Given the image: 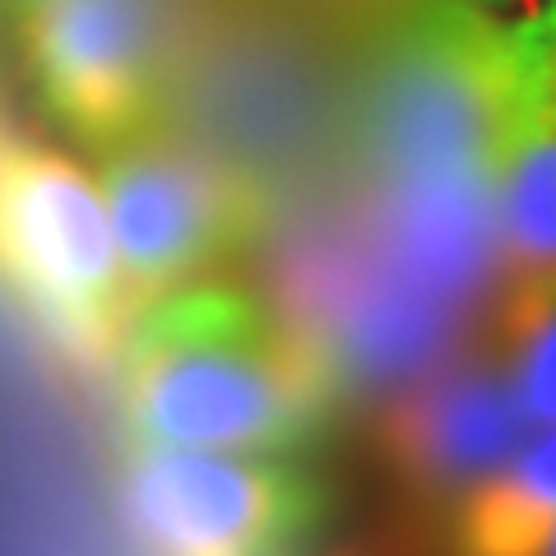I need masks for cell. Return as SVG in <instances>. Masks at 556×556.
Listing matches in <instances>:
<instances>
[{"label": "cell", "mask_w": 556, "mask_h": 556, "mask_svg": "<svg viewBox=\"0 0 556 556\" xmlns=\"http://www.w3.org/2000/svg\"><path fill=\"white\" fill-rule=\"evenodd\" d=\"M510 84V28L445 5L399 33L367 102V149L390 181H486Z\"/></svg>", "instance_id": "obj_3"}, {"label": "cell", "mask_w": 556, "mask_h": 556, "mask_svg": "<svg viewBox=\"0 0 556 556\" xmlns=\"http://www.w3.org/2000/svg\"><path fill=\"white\" fill-rule=\"evenodd\" d=\"M556 533V427L473 486L455 529V556H543Z\"/></svg>", "instance_id": "obj_9"}, {"label": "cell", "mask_w": 556, "mask_h": 556, "mask_svg": "<svg viewBox=\"0 0 556 556\" xmlns=\"http://www.w3.org/2000/svg\"><path fill=\"white\" fill-rule=\"evenodd\" d=\"M116 367L126 437L153 450H292L334 394L320 343L232 283H186L139 306Z\"/></svg>", "instance_id": "obj_1"}, {"label": "cell", "mask_w": 556, "mask_h": 556, "mask_svg": "<svg viewBox=\"0 0 556 556\" xmlns=\"http://www.w3.org/2000/svg\"><path fill=\"white\" fill-rule=\"evenodd\" d=\"M121 510L153 556H288L311 525V486L265 455L130 445Z\"/></svg>", "instance_id": "obj_5"}, {"label": "cell", "mask_w": 556, "mask_h": 556, "mask_svg": "<svg viewBox=\"0 0 556 556\" xmlns=\"http://www.w3.org/2000/svg\"><path fill=\"white\" fill-rule=\"evenodd\" d=\"M496 255L515 283L556 274V98L529 20L510 28V84L486 163Z\"/></svg>", "instance_id": "obj_8"}, {"label": "cell", "mask_w": 556, "mask_h": 556, "mask_svg": "<svg viewBox=\"0 0 556 556\" xmlns=\"http://www.w3.org/2000/svg\"><path fill=\"white\" fill-rule=\"evenodd\" d=\"M459 5H473V10H506V5H519V0H459Z\"/></svg>", "instance_id": "obj_12"}, {"label": "cell", "mask_w": 556, "mask_h": 556, "mask_svg": "<svg viewBox=\"0 0 556 556\" xmlns=\"http://www.w3.org/2000/svg\"><path fill=\"white\" fill-rule=\"evenodd\" d=\"M0 288L79 367L116 362L135 320L102 186L14 130H0Z\"/></svg>", "instance_id": "obj_2"}, {"label": "cell", "mask_w": 556, "mask_h": 556, "mask_svg": "<svg viewBox=\"0 0 556 556\" xmlns=\"http://www.w3.org/2000/svg\"><path fill=\"white\" fill-rule=\"evenodd\" d=\"M121 292L130 316L186 288L241 247L260 223V195L232 167L172 139H130L102 172Z\"/></svg>", "instance_id": "obj_4"}, {"label": "cell", "mask_w": 556, "mask_h": 556, "mask_svg": "<svg viewBox=\"0 0 556 556\" xmlns=\"http://www.w3.org/2000/svg\"><path fill=\"white\" fill-rule=\"evenodd\" d=\"M14 5H20V10H28V5H33V0H14Z\"/></svg>", "instance_id": "obj_14"}, {"label": "cell", "mask_w": 556, "mask_h": 556, "mask_svg": "<svg viewBox=\"0 0 556 556\" xmlns=\"http://www.w3.org/2000/svg\"><path fill=\"white\" fill-rule=\"evenodd\" d=\"M390 455L427 492H468L506 468L529 437V417L501 367H445L399 399Z\"/></svg>", "instance_id": "obj_7"}, {"label": "cell", "mask_w": 556, "mask_h": 556, "mask_svg": "<svg viewBox=\"0 0 556 556\" xmlns=\"http://www.w3.org/2000/svg\"><path fill=\"white\" fill-rule=\"evenodd\" d=\"M529 28L538 38V51H543V65H547V84H552V98H556V0L538 5L529 14Z\"/></svg>", "instance_id": "obj_11"}, {"label": "cell", "mask_w": 556, "mask_h": 556, "mask_svg": "<svg viewBox=\"0 0 556 556\" xmlns=\"http://www.w3.org/2000/svg\"><path fill=\"white\" fill-rule=\"evenodd\" d=\"M28 61L61 126L98 149L144 139L167 84L163 0H33Z\"/></svg>", "instance_id": "obj_6"}, {"label": "cell", "mask_w": 556, "mask_h": 556, "mask_svg": "<svg viewBox=\"0 0 556 556\" xmlns=\"http://www.w3.org/2000/svg\"><path fill=\"white\" fill-rule=\"evenodd\" d=\"M501 371L529 427H556V274L515 283L496 320Z\"/></svg>", "instance_id": "obj_10"}, {"label": "cell", "mask_w": 556, "mask_h": 556, "mask_svg": "<svg viewBox=\"0 0 556 556\" xmlns=\"http://www.w3.org/2000/svg\"><path fill=\"white\" fill-rule=\"evenodd\" d=\"M543 556H556V533H552V543H547V552Z\"/></svg>", "instance_id": "obj_13"}]
</instances>
